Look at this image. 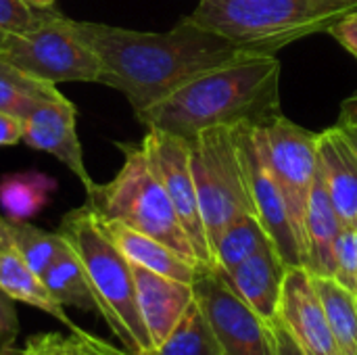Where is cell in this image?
<instances>
[{
	"instance_id": "obj_1",
	"label": "cell",
	"mask_w": 357,
	"mask_h": 355,
	"mask_svg": "<svg viewBox=\"0 0 357 355\" xmlns=\"http://www.w3.org/2000/svg\"><path fill=\"white\" fill-rule=\"evenodd\" d=\"M73 27L100 63L98 84L121 92L134 115L218 67L253 56L188 15L163 33L77 19Z\"/></svg>"
},
{
	"instance_id": "obj_2",
	"label": "cell",
	"mask_w": 357,
	"mask_h": 355,
	"mask_svg": "<svg viewBox=\"0 0 357 355\" xmlns=\"http://www.w3.org/2000/svg\"><path fill=\"white\" fill-rule=\"evenodd\" d=\"M280 115V61L253 54L184 84L136 119L192 140L207 128H266Z\"/></svg>"
},
{
	"instance_id": "obj_3",
	"label": "cell",
	"mask_w": 357,
	"mask_h": 355,
	"mask_svg": "<svg viewBox=\"0 0 357 355\" xmlns=\"http://www.w3.org/2000/svg\"><path fill=\"white\" fill-rule=\"evenodd\" d=\"M356 8L357 0H199L188 17L247 54H276Z\"/></svg>"
},
{
	"instance_id": "obj_4",
	"label": "cell",
	"mask_w": 357,
	"mask_h": 355,
	"mask_svg": "<svg viewBox=\"0 0 357 355\" xmlns=\"http://www.w3.org/2000/svg\"><path fill=\"white\" fill-rule=\"evenodd\" d=\"M56 232L86 272L96 314L107 322L126 352L149 354L153 341L138 310L132 264L109 239L98 216L88 205H82L63 216Z\"/></svg>"
},
{
	"instance_id": "obj_5",
	"label": "cell",
	"mask_w": 357,
	"mask_h": 355,
	"mask_svg": "<svg viewBox=\"0 0 357 355\" xmlns=\"http://www.w3.org/2000/svg\"><path fill=\"white\" fill-rule=\"evenodd\" d=\"M117 149L123 153L119 172L113 180L94 184L86 192V205L98 218L115 220L149 234L174 249L186 262L199 266L190 239L161 180L153 172L142 142H117Z\"/></svg>"
},
{
	"instance_id": "obj_6",
	"label": "cell",
	"mask_w": 357,
	"mask_h": 355,
	"mask_svg": "<svg viewBox=\"0 0 357 355\" xmlns=\"http://www.w3.org/2000/svg\"><path fill=\"white\" fill-rule=\"evenodd\" d=\"M0 59L50 84H98L100 75V63L75 31L73 19L54 8L40 10L38 19L21 31L0 33Z\"/></svg>"
},
{
	"instance_id": "obj_7",
	"label": "cell",
	"mask_w": 357,
	"mask_h": 355,
	"mask_svg": "<svg viewBox=\"0 0 357 355\" xmlns=\"http://www.w3.org/2000/svg\"><path fill=\"white\" fill-rule=\"evenodd\" d=\"M190 142V167L195 176L199 209L209 247L241 216L253 213L245 172L238 157L234 128H207Z\"/></svg>"
},
{
	"instance_id": "obj_8",
	"label": "cell",
	"mask_w": 357,
	"mask_h": 355,
	"mask_svg": "<svg viewBox=\"0 0 357 355\" xmlns=\"http://www.w3.org/2000/svg\"><path fill=\"white\" fill-rule=\"evenodd\" d=\"M318 136L320 132H312L284 115L261 128L266 159L278 182L293 230L299 239L303 264L307 249L305 216L318 172Z\"/></svg>"
},
{
	"instance_id": "obj_9",
	"label": "cell",
	"mask_w": 357,
	"mask_h": 355,
	"mask_svg": "<svg viewBox=\"0 0 357 355\" xmlns=\"http://www.w3.org/2000/svg\"><path fill=\"white\" fill-rule=\"evenodd\" d=\"M192 289L222 355H276L270 324L226 285L215 268H199Z\"/></svg>"
},
{
	"instance_id": "obj_10",
	"label": "cell",
	"mask_w": 357,
	"mask_h": 355,
	"mask_svg": "<svg viewBox=\"0 0 357 355\" xmlns=\"http://www.w3.org/2000/svg\"><path fill=\"white\" fill-rule=\"evenodd\" d=\"M142 146L153 172L161 180L169 201L174 203V209L190 239L199 266L213 268V255L203 226L195 176L190 167V142L169 132L146 128Z\"/></svg>"
},
{
	"instance_id": "obj_11",
	"label": "cell",
	"mask_w": 357,
	"mask_h": 355,
	"mask_svg": "<svg viewBox=\"0 0 357 355\" xmlns=\"http://www.w3.org/2000/svg\"><path fill=\"white\" fill-rule=\"evenodd\" d=\"M236 144H238V157L247 180V190L259 224L264 226L278 255L289 268L303 266V251L299 239L293 230L278 182L266 159L261 128H238Z\"/></svg>"
},
{
	"instance_id": "obj_12",
	"label": "cell",
	"mask_w": 357,
	"mask_h": 355,
	"mask_svg": "<svg viewBox=\"0 0 357 355\" xmlns=\"http://www.w3.org/2000/svg\"><path fill=\"white\" fill-rule=\"evenodd\" d=\"M276 320L291 333L305 355H343L316 293L312 274L303 266L287 270Z\"/></svg>"
},
{
	"instance_id": "obj_13",
	"label": "cell",
	"mask_w": 357,
	"mask_h": 355,
	"mask_svg": "<svg viewBox=\"0 0 357 355\" xmlns=\"http://www.w3.org/2000/svg\"><path fill=\"white\" fill-rule=\"evenodd\" d=\"M21 142L59 159L82 182L86 192L96 184L86 169L82 142L75 130V107L63 92L56 98L38 105L23 119Z\"/></svg>"
},
{
	"instance_id": "obj_14",
	"label": "cell",
	"mask_w": 357,
	"mask_h": 355,
	"mask_svg": "<svg viewBox=\"0 0 357 355\" xmlns=\"http://www.w3.org/2000/svg\"><path fill=\"white\" fill-rule=\"evenodd\" d=\"M132 274L138 310L155 349L167 339V335L195 301V289L188 282L161 276L140 266H132Z\"/></svg>"
},
{
	"instance_id": "obj_15",
	"label": "cell",
	"mask_w": 357,
	"mask_h": 355,
	"mask_svg": "<svg viewBox=\"0 0 357 355\" xmlns=\"http://www.w3.org/2000/svg\"><path fill=\"white\" fill-rule=\"evenodd\" d=\"M287 270L289 266L282 262L276 247L268 245L234 270H218V274L264 322L272 324L276 320Z\"/></svg>"
},
{
	"instance_id": "obj_16",
	"label": "cell",
	"mask_w": 357,
	"mask_h": 355,
	"mask_svg": "<svg viewBox=\"0 0 357 355\" xmlns=\"http://www.w3.org/2000/svg\"><path fill=\"white\" fill-rule=\"evenodd\" d=\"M318 169L339 220L357 228V151L337 123L318 136Z\"/></svg>"
},
{
	"instance_id": "obj_17",
	"label": "cell",
	"mask_w": 357,
	"mask_h": 355,
	"mask_svg": "<svg viewBox=\"0 0 357 355\" xmlns=\"http://www.w3.org/2000/svg\"><path fill=\"white\" fill-rule=\"evenodd\" d=\"M0 287L10 299L31 305L67 324L69 328H75V324L65 314V308L50 297L42 278L27 266L13 239L10 222L4 216H0Z\"/></svg>"
},
{
	"instance_id": "obj_18",
	"label": "cell",
	"mask_w": 357,
	"mask_h": 355,
	"mask_svg": "<svg viewBox=\"0 0 357 355\" xmlns=\"http://www.w3.org/2000/svg\"><path fill=\"white\" fill-rule=\"evenodd\" d=\"M98 220H100L105 232L109 234V239L115 243V247L123 253V257L132 266L146 268L151 272H157L161 276H167V278H174L180 282H188V285L195 282L199 266L186 262L167 245H163L157 239L142 234L121 222L102 220V218H98Z\"/></svg>"
},
{
	"instance_id": "obj_19",
	"label": "cell",
	"mask_w": 357,
	"mask_h": 355,
	"mask_svg": "<svg viewBox=\"0 0 357 355\" xmlns=\"http://www.w3.org/2000/svg\"><path fill=\"white\" fill-rule=\"evenodd\" d=\"M341 230L343 222L335 211V205L328 197V190L318 169L305 216L307 249L303 268L312 276H335V245Z\"/></svg>"
},
{
	"instance_id": "obj_20",
	"label": "cell",
	"mask_w": 357,
	"mask_h": 355,
	"mask_svg": "<svg viewBox=\"0 0 357 355\" xmlns=\"http://www.w3.org/2000/svg\"><path fill=\"white\" fill-rule=\"evenodd\" d=\"M56 180L44 172H15L0 176V209L13 222H29L50 201Z\"/></svg>"
},
{
	"instance_id": "obj_21",
	"label": "cell",
	"mask_w": 357,
	"mask_h": 355,
	"mask_svg": "<svg viewBox=\"0 0 357 355\" xmlns=\"http://www.w3.org/2000/svg\"><path fill=\"white\" fill-rule=\"evenodd\" d=\"M42 282L59 305L77 308L82 312H96V301L86 278V272L65 241L54 262L42 274Z\"/></svg>"
},
{
	"instance_id": "obj_22",
	"label": "cell",
	"mask_w": 357,
	"mask_h": 355,
	"mask_svg": "<svg viewBox=\"0 0 357 355\" xmlns=\"http://www.w3.org/2000/svg\"><path fill=\"white\" fill-rule=\"evenodd\" d=\"M343 355H357V295L331 276H312Z\"/></svg>"
},
{
	"instance_id": "obj_23",
	"label": "cell",
	"mask_w": 357,
	"mask_h": 355,
	"mask_svg": "<svg viewBox=\"0 0 357 355\" xmlns=\"http://www.w3.org/2000/svg\"><path fill=\"white\" fill-rule=\"evenodd\" d=\"M268 245H274L259 224L257 216L247 213L234 220L213 243L211 255H213V268L220 272H230L257 251L266 249Z\"/></svg>"
},
{
	"instance_id": "obj_24",
	"label": "cell",
	"mask_w": 357,
	"mask_h": 355,
	"mask_svg": "<svg viewBox=\"0 0 357 355\" xmlns=\"http://www.w3.org/2000/svg\"><path fill=\"white\" fill-rule=\"evenodd\" d=\"M59 94L56 84L36 80L0 59V111L25 119L38 105Z\"/></svg>"
},
{
	"instance_id": "obj_25",
	"label": "cell",
	"mask_w": 357,
	"mask_h": 355,
	"mask_svg": "<svg viewBox=\"0 0 357 355\" xmlns=\"http://www.w3.org/2000/svg\"><path fill=\"white\" fill-rule=\"evenodd\" d=\"M146 355H222L218 339L195 299L167 339Z\"/></svg>"
},
{
	"instance_id": "obj_26",
	"label": "cell",
	"mask_w": 357,
	"mask_h": 355,
	"mask_svg": "<svg viewBox=\"0 0 357 355\" xmlns=\"http://www.w3.org/2000/svg\"><path fill=\"white\" fill-rule=\"evenodd\" d=\"M10 222L13 239L25 257L27 266L42 278V274L48 270V266L54 262L59 251L63 249V239L59 232H46L31 222Z\"/></svg>"
},
{
	"instance_id": "obj_27",
	"label": "cell",
	"mask_w": 357,
	"mask_h": 355,
	"mask_svg": "<svg viewBox=\"0 0 357 355\" xmlns=\"http://www.w3.org/2000/svg\"><path fill=\"white\" fill-rule=\"evenodd\" d=\"M333 278L357 295V228L343 226L337 239Z\"/></svg>"
},
{
	"instance_id": "obj_28",
	"label": "cell",
	"mask_w": 357,
	"mask_h": 355,
	"mask_svg": "<svg viewBox=\"0 0 357 355\" xmlns=\"http://www.w3.org/2000/svg\"><path fill=\"white\" fill-rule=\"evenodd\" d=\"M65 355H132L126 349H119L90 333L71 328V335L65 337Z\"/></svg>"
},
{
	"instance_id": "obj_29",
	"label": "cell",
	"mask_w": 357,
	"mask_h": 355,
	"mask_svg": "<svg viewBox=\"0 0 357 355\" xmlns=\"http://www.w3.org/2000/svg\"><path fill=\"white\" fill-rule=\"evenodd\" d=\"M36 8L27 6L23 0H0V33L21 31L38 19Z\"/></svg>"
},
{
	"instance_id": "obj_30",
	"label": "cell",
	"mask_w": 357,
	"mask_h": 355,
	"mask_svg": "<svg viewBox=\"0 0 357 355\" xmlns=\"http://www.w3.org/2000/svg\"><path fill=\"white\" fill-rule=\"evenodd\" d=\"M19 335V316L15 299H10L0 287V347L15 345Z\"/></svg>"
},
{
	"instance_id": "obj_31",
	"label": "cell",
	"mask_w": 357,
	"mask_h": 355,
	"mask_svg": "<svg viewBox=\"0 0 357 355\" xmlns=\"http://www.w3.org/2000/svg\"><path fill=\"white\" fill-rule=\"evenodd\" d=\"M25 355H65V337L59 333L33 335L25 341Z\"/></svg>"
},
{
	"instance_id": "obj_32",
	"label": "cell",
	"mask_w": 357,
	"mask_h": 355,
	"mask_svg": "<svg viewBox=\"0 0 357 355\" xmlns=\"http://www.w3.org/2000/svg\"><path fill=\"white\" fill-rule=\"evenodd\" d=\"M328 33L351 54L357 59V8L354 13H349L345 19H341L339 23H335Z\"/></svg>"
},
{
	"instance_id": "obj_33",
	"label": "cell",
	"mask_w": 357,
	"mask_h": 355,
	"mask_svg": "<svg viewBox=\"0 0 357 355\" xmlns=\"http://www.w3.org/2000/svg\"><path fill=\"white\" fill-rule=\"evenodd\" d=\"M23 140V119L0 111V146H10Z\"/></svg>"
},
{
	"instance_id": "obj_34",
	"label": "cell",
	"mask_w": 357,
	"mask_h": 355,
	"mask_svg": "<svg viewBox=\"0 0 357 355\" xmlns=\"http://www.w3.org/2000/svg\"><path fill=\"white\" fill-rule=\"evenodd\" d=\"M270 328H272V339H274L276 355H305V352L297 345V341L291 337V333L278 320H274L270 324Z\"/></svg>"
},
{
	"instance_id": "obj_35",
	"label": "cell",
	"mask_w": 357,
	"mask_h": 355,
	"mask_svg": "<svg viewBox=\"0 0 357 355\" xmlns=\"http://www.w3.org/2000/svg\"><path fill=\"white\" fill-rule=\"evenodd\" d=\"M339 121L345 123H357V92L354 96L345 98L341 105V113H339Z\"/></svg>"
},
{
	"instance_id": "obj_36",
	"label": "cell",
	"mask_w": 357,
	"mask_h": 355,
	"mask_svg": "<svg viewBox=\"0 0 357 355\" xmlns=\"http://www.w3.org/2000/svg\"><path fill=\"white\" fill-rule=\"evenodd\" d=\"M337 126L343 130V134L347 136V140L356 146L357 151V123H345V121H337Z\"/></svg>"
},
{
	"instance_id": "obj_37",
	"label": "cell",
	"mask_w": 357,
	"mask_h": 355,
	"mask_svg": "<svg viewBox=\"0 0 357 355\" xmlns=\"http://www.w3.org/2000/svg\"><path fill=\"white\" fill-rule=\"evenodd\" d=\"M27 6L36 8V10H46V8H54L56 0H23Z\"/></svg>"
},
{
	"instance_id": "obj_38",
	"label": "cell",
	"mask_w": 357,
	"mask_h": 355,
	"mask_svg": "<svg viewBox=\"0 0 357 355\" xmlns=\"http://www.w3.org/2000/svg\"><path fill=\"white\" fill-rule=\"evenodd\" d=\"M0 355H25V352L15 349V345H10V347H0Z\"/></svg>"
}]
</instances>
